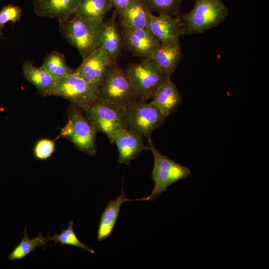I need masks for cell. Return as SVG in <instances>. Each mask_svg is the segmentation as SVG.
I'll list each match as a JSON object with an SVG mask.
<instances>
[{
    "label": "cell",
    "instance_id": "1",
    "mask_svg": "<svg viewBox=\"0 0 269 269\" xmlns=\"http://www.w3.org/2000/svg\"><path fill=\"white\" fill-rule=\"evenodd\" d=\"M104 20L74 15L59 24L60 33L84 59L100 45Z\"/></svg>",
    "mask_w": 269,
    "mask_h": 269
},
{
    "label": "cell",
    "instance_id": "2",
    "mask_svg": "<svg viewBox=\"0 0 269 269\" xmlns=\"http://www.w3.org/2000/svg\"><path fill=\"white\" fill-rule=\"evenodd\" d=\"M193 8L186 13L180 12L175 16L181 20L183 34L203 33L224 21L228 9L221 0H194Z\"/></svg>",
    "mask_w": 269,
    "mask_h": 269
},
{
    "label": "cell",
    "instance_id": "3",
    "mask_svg": "<svg viewBox=\"0 0 269 269\" xmlns=\"http://www.w3.org/2000/svg\"><path fill=\"white\" fill-rule=\"evenodd\" d=\"M98 98L125 108L138 100L126 70L113 62L99 82Z\"/></svg>",
    "mask_w": 269,
    "mask_h": 269
},
{
    "label": "cell",
    "instance_id": "4",
    "mask_svg": "<svg viewBox=\"0 0 269 269\" xmlns=\"http://www.w3.org/2000/svg\"><path fill=\"white\" fill-rule=\"evenodd\" d=\"M96 131L105 134L112 142L114 135L126 128V108L98 98L81 108Z\"/></svg>",
    "mask_w": 269,
    "mask_h": 269
},
{
    "label": "cell",
    "instance_id": "5",
    "mask_svg": "<svg viewBox=\"0 0 269 269\" xmlns=\"http://www.w3.org/2000/svg\"><path fill=\"white\" fill-rule=\"evenodd\" d=\"M153 159L151 178L154 181L153 189L148 197L152 201L158 198L170 185L191 175L190 169L175 162L161 153L154 146L151 138L147 140Z\"/></svg>",
    "mask_w": 269,
    "mask_h": 269
},
{
    "label": "cell",
    "instance_id": "6",
    "mask_svg": "<svg viewBox=\"0 0 269 269\" xmlns=\"http://www.w3.org/2000/svg\"><path fill=\"white\" fill-rule=\"evenodd\" d=\"M126 71L138 100L143 101L151 99L157 89L170 79L150 57L129 64Z\"/></svg>",
    "mask_w": 269,
    "mask_h": 269
},
{
    "label": "cell",
    "instance_id": "7",
    "mask_svg": "<svg viewBox=\"0 0 269 269\" xmlns=\"http://www.w3.org/2000/svg\"><path fill=\"white\" fill-rule=\"evenodd\" d=\"M67 115L68 121L60 135L72 142L79 150L94 156L97 153V132L80 108L71 104Z\"/></svg>",
    "mask_w": 269,
    "mask_h": 269
},
{
    "label": "cell",
    "instance_id": "8",
    "mask_svg": "<svg viewBox=\"0 0 269 269\" xmlns=\"http://www.w3.org/2000/svg\"><path fill=\"white\" fill-rule=\"evenodd\" d=\"M166 118L151 102L138 100L126 108L127 127L147 140L152 133L164 123Z\"/></svg>",
    "mask_w": 269,
    "mask_h": 269
},
{
    "label": "cell",
    "instance_id": "9",
    "mask_svg": "<svg viewBox=\"0 0 269 269\" xmlns=\"http://www.w3.org/2000/svg\"><path fill=\"white\" fill-rule=\"evenodd\" d=\"M99 84L89 82L73 72L56 82L51 95L62 97L82 108L99 98Z\"/></svg>",
    "mask_w": 269,
    "mask_h": 269
},
{
    "label": "cell",
    "instance_id": "10",
    "mask_svg": "<svg viewBox=\"0 0 269 269\" xmlns=\"http://www.w3.org/2000/svg\"><path fill=\"white\" fill-rule=\"evenodd\" d=\"M123 49L134 56L150 57L160 42L146 29H135L122 27Z\"/></svg>",
    "mask_w": 269,
    "mask_h": 269
},
{
    "label": "cell",
    "instance_id": "11",
    "mask_svg": "<svg viewBox=\"0 0 269 269\" xmlns=\"http://www.w3.org/2000/svg\"><path fill=\"white\" fill-rule=\"evenodd\" d=\"M115 142L118 150V162L129 164L144 150H149L144 145L142 136L128 127L119 131L114 135L112 143Z\"/></svg>",
    "mask_w": 269,
    "mask_h": 269
},
{
    "label": "cell",
    "instance_id": "12",
    "mask_svg": "<svg viewBox=\"0 0 269 269\" xmlns=\"http://www.w3.org/2000/svg\"><path fill=\"white\" fill-rule=\"evenodd\" d=\"M146 29L160 42H180V37L183 35L180 19L166 14H152Z\"/></svg>",
    "mask_w": 269,
    "mask_h": 269
},
{
    "label": "cell",
    "instance_id": "13",
    "mask_svg": "<svg viewBox=\"0 0 269 269\" xmlns=\"http://www.w3.org/2000/svg\"><path fill=\"white\" fill-rule=\"evenodd\" d=\"M113 62L107 52L100 46L83 59L74 73L86 81L99 83L109 65Z\"/></svg>",
    "mask_w": 269,
    "mask_h": 269
},
{
    "label": "cell",
    "instance_id": "14",
    "mask_svg": "<svg viewBox=\"0 0 269 269\" xmlns=\"http://www.w3.org/2000/svg\"><path fill=\"white\" fill-rule=\"evenodd\" d=\"M81 0H32L34 11L39 17L56 18L59 24L75 13Z\"/></svg>",
    "mask_w": 269,
    "mask_h": 269
},
{
    "label": "cell",
    "instance_id": "15",
    "mask_svg": "<svg viewBox=\"0 0 269 269\" xmlns=\"http://www.w3.org/2000/svg\"><path fill=\"white\" fill-rule=\"evenodd\" d=\"M182 57L180 42H160L153 51L151 58L170 78Z\"/></svg>",
    "mask_w": 269,
    "mask_h": 269
},
{
    "label": "cell",
    "instance_id": "16",
    "mask_svg": "<svg viewBox=\"0 0 269 269\" xmlns=\"http://www.w3.org/2000/svg\"><path fill=\"white\" fill-rule=\"evenodd\" d=\"M127 192L122 188L121 194L115 200H111L104 210L100 218L97 231V240L101 242L112 234L119 217L122 204L127 201L148 200L147 197L131 199L126 197Z\"/></svg>",
    "mask_w": 269,
    "mask_h": 269
},
{
    "label": "cell",
    "instance_id": "17",
    "mask_svg": "<svg viewBox=\"0 0 269 269\" xmlns=\"http://www.w3.org/2000/svg\"><path fill=\"white\" fill-rule=\"evenodd\" d=\"M117 17V14L114 11L112 16L105 21L100 45L112 61L116 63L123 49V39L118 25Z\"/></svg>",
    "mask_w": 269,
    "mask_h": 269
},
{
    "label": "cell",
    "instance_id": "18",
    "mask_svg": "<svg viewBox=\"0 0 269 269\" xmlns=\"http://www.w3.org/2000/svg\"><path fill=\"white\" fill-rule=\"evenodd\" d=\"M151 101L166 118L182 102L181 95L175 84L168 79L156 91Z\"/></svg>",
    "mask_w": 269,
    "mask_h": 269
},
{
    "label": "cell",
    "instance_id": "19",
    "mask_svg": "<svg viewBox=\"0 0 269 269\" xmlns=\"http://www.w3.org/2000/svg\"><path fill=\"white\" fill-rule=\"evenodd\" d=\"M22 70L25 79L36 88L41 95H51L56 81L42 65L36 67L31 61L26 60L22 64Z\"/></svg>",
    "mask_w": 269,
    "mask_h": 269
},
{
    "label": "cell",
    "instance_id": "20",
    "mask_svg": "<svg viewBox=\"0 0 269 269\" xmlns=\"http://www.w3.org/2000/svg\"><path fill=\"white\" fill-rule=\"evenodd\" d=\"M152 12L140 0L134 3L118 16L121 27L135 29H146Z\"/></svg>",
    "mask_w": 269,
    "mask_h": 269
},
{
    "label": "cell",
    "instance_id": "21",
    "mask_svg": "<svg viewBox=\"0 0 269 269\" xmlns=\"http://www.w3.org/2000/svg\"><path fill=\"white\" fill-rule=\"evenodd\" d=\"M112 8L110 0H81L74 15L104 20L106 14Z\"/></svg>",
    "mask_w": 269,
    "mask_h": 269
},
{
    "label": "cell",
    "instance_id": "22",
    "mask_svg": "<svg viewBox=\"0 0 269 269\" xmlns=\"http://www.w3.org/2000/svg\"><path fill=\"white\" fill-rule=\"evenodd\" d=\"M42 65L56 81L74 72V70L67 65L64 54L57 51L49 53Z\"/></svg>",
    "mask_w": 269,
    "mask_h": 269
},
{
    "label": "cell",
    "instance_id": "23",
    "mask_svg": "<svg viewBox=\"0 0 269 269\" xmlns=\"http://www.w3.org/2000/svg\"><path fill=\"white\" fill-rule=\"evenodd\" d=\"M47 243H48L47 237H43L40 233L35 238L29 239L25 228L24 237L8 255V259L11 261L22 260L33 252L37 247L44 248Z\"/></svg>",
    "mask_w": 269,
    "mask_h": 269
},
{
    "label": "cell",
    "instance_id": "24",
    "mask_svg": "<svg viewBox=\"0 0 269 269\" xmlns=\"http://www.w3.org/2000/svg\"><path fill=\"white\" fill-rule=\"evenodd\" d=\"M73 225L74 222L71 221L68 227L65 229H62L60 234L55 233L52 236L48 235L47 236L48 242L52 241L55 244L60 243L62 246L64 245L73 246L82 248L91 254H95V251L94 250L87 246L79 240L73 229Z\"/></svg>",
    "mask_w": 269,
    "mask_h": 269
},
{
    "label": "cell",
    "instance_id": "25",
    "mask_svg": "<svg viewBox=\"0 0 269 269\" xmlns=\"http://www.w3.org/2000/svg\"><path fill=\"white\" fill-rule=\"evenodd\" d=\"M151 11L170 15L178 14L183 0H140Z\"/></svg>",
    "mask_w": 269,
    "mask_h": 269
},
{
    "label": "cell",
    "instance_id": "26",
    "mask_svg": "<svg viewBox=\"0 0 269 269\" xmlns=\"http://www.w3.org/2000/svg\"><path fill=\"white\" fill-rule=\"evenodd\" d=\"M22 14L21 8L16 5L8 4L0 10V35L2 36V30L5 24L11 22L12 24L19 21Z\"/></svg>",
    "mask_w": 269,
    "mask_h": 269
},
{
    "label": "cell",
    "instance_id": "27",
    "mask_svg": "<svg viewBox=\"0 0 269 269\" xmlns=\"http://www.w3.org/2000/svg\"><path fill=\"white\" fill-rule=\"evenodd\" d=\"M55 150L54 141L48 138H42L35 144L33 153L35 157L39 160H47Z\"/></svg>",
    "mask_w": 269,
    "mask_h": 269
},
{
    "label": "cell",
    "instance_id": "28",
    "mask_svg": "<svg viewBox=\"0 0 269 269\" xmlns=\"http://www.w3.org/2000/svg\"><path fill=\"white\" fill-rule=\"evenodd\" d=\"M137 0H110L112 8L118 15Z\"/></svg>",
    "mask_w": 269,
    "mask_h": 269
}]
</instances>
